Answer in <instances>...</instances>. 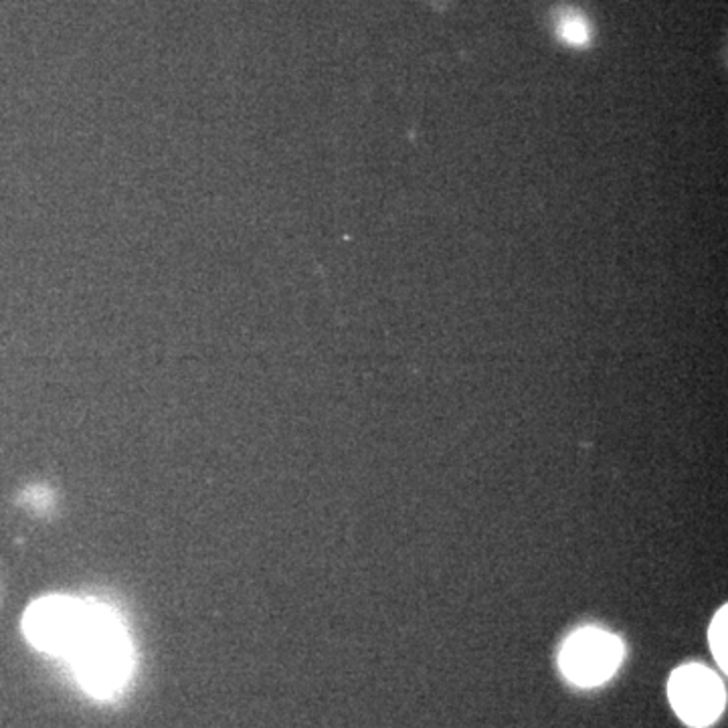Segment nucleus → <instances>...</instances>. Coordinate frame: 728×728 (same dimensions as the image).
Returning a JSON list of instances; mask_svg holds the SVG:
<instances>
[{
    "instance_id": "nucleus-2",
    "label": "nucleus",
    "mask_w": 728,
    "mask_h": 728,
    "mask_svg": "<svg viewBox=\"0 0 728 728\" xmlns=\"http://www.w3.org/2000/svg\"><path fill=\"white\" fill-rule=\"evenodd\" d=\"M99 607L63 595L43 597L28 607L23 630L33 646L68 658L92 628Z\"/></svg>"
},
{
    "instance_id": "nucleus-1",
    "label": "nucleus",
    "mask_w": 728,
    "mask_h": 728,
    "mask_svg": "<svg viewBox=\"0 0 728 728\" xmlns=\"http://www.w3.org/2000/svg\"><path fill=\"white\" fill-rule=\"evenodd\" d=\"M75 676L89 694L111 696L132 673V647L120 621L104 605L92 628L68 656Z\"/></svg>"
},
{
    "instance_id": "nucleus-4",
    "label": "nucleus",
    "mask_w": 728,
    "mask_h": 728,
    "mask_svg": "<svg viewBox=\"0 0 728 728\" xmlns=\"http://www.w3.org/2000/svg\"><path fill=\"white\" fill-rule=\"evenodd\" d=\"M668 694L676 715L696 728L713 725L727 702L720 678L702 666L678 668L670 678Z\"/></svg>"
},
{
    "instance_id": "nucleus-7",
    "label": "nucleus",
    "mask_w": 728,
    "mask_h": 728,
    "mask_svg": "<svg viewBox=\"0 0 728 728\" xmlns=\"http://www.w3.org/2000/svg\"><path fill=\"white\" fill-rule=\"evenodd\" d=\"M53 492L47 490L45 486H33L28 488L21 496V504H25L28 509L37 510V512H45V510L53 506Z\"/></svg>"
},
{
    "instance_id": "nucleus-6",
    "label": "nucleus",
    "mask_w": 728,
    "mask_h": 728,
    "mask_svg": "<svg viewBox=\"0 0 728 728\" xmlns=\"http://www.w3.org/2000/svg\"><path fill=\"white\" fill-rule=\"evenodd\" d=\"M559 35L563 41L569 45H587L592 33H589V25L587 21L578 13H566L561 16L559 21Z\"/></svg>"
},
{
    "instance_id": "nucleus-3",
    "label": "nucleus",
    "mask_w": 728,
    "mask_h": 728,
    "mask_svg": "<svg viewBox=\"0 0 728 728\" xmlns=\"http://www.w3.org/2000/svg\"><path fill=\"white\" fill-rule=\"evenodd\" d=\"M623 660V644L618 635L585 628L573 633L561 652V670L577 687H599L609 680Z\"/></svg>"
},
{
    "instance_id": "nucleus-5",
    "label": "nucleus",
    "mask_w": 728,
    "mask_h": 728,
    "mask_svg": "<svg viewBox=\"0 0 728 728\" xmlns=\"http://www.w3.org/2000/svg\"><path fill=\"white\" fill-rule=\"evenodd\" d=\"M727 607H723L716 613L715 619H713L711 632H708V640H711L715 660L723 668V672H727Z\"/></svg>"
}]
</instances>
